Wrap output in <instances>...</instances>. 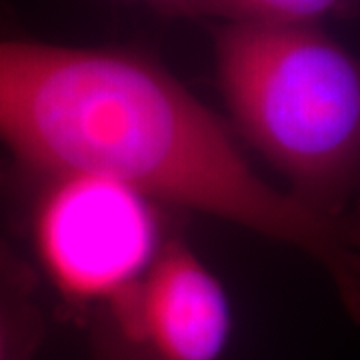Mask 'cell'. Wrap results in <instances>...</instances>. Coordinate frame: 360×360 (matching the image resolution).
Here are the masks:
<instances>
[{
	"instance_id": "6da1fadb",
	"label": "cell",
	"mask_w": 360,
	"mask_h": 360,
	"mask_svg": "<svg viewBox=\"0 0 360 360\" xmlns=\"http://www.w3.org/2000/svg\"><path fill=\"white\" fill-rule=\"evenodd\" d=\"M0 142L34 176H104L295 246L360 326V224L260 179L229 124L148 54L0 39Z\"/></svg>"
},
{
	"instance_id": "7a4b0ae2",
	"label": "cell",
	"mask_w": 360,
	"mask_h": 360,
	"mask_svg": "<svg viewBox=\"0 0 360 360\" xmlns=\"http://www.w3.org/2000/svg\"><path fill=\"white\" fill-rule=\"evenodd\" d=\"M232 124L330 219L360 224V60L319 26L214 28Z\"/></svg>"
},
{
	"instance_id": "3957f363",
	"label": "cell",
	"mask_w": 360,
	"mask_h": 360,
	"mask_svg": "<svg viewBox=\"0 0 360 360\" xmlns=\"http://www.w3.org/2000/svg\"><path fill=\"white\" fill-rule=\"evenodd\" d=\"M39 179L30 219L34 252L65 302L90 314L134 281L167 243L162 206L104 176Z\"/></svg>"
},
{
	"instance_id": "277c9868",
	"label": "cell",
	"mask_w": 360,
	"mask_h": 360,
	"mask_svg": "<svg viewBox=\"0 0 360 360\" xmlns=\"http://www.w3.org/2000/svg\"><path fill=\"white\" fill-rule=\"evenodd\" d=\"M92 360H222L232 335L224 286L170 234L155 260L89 314Z\"/></svg>"
},
{
	"instance_id": "5b68a950",
	"label": "cell",
	"mask_w": 360,
	"mask_h": 360,
	"mask_svg": "<svg viewBox=\"0 0 360 360\" xmlns=\"http://www.w3.org/2000/svg\"><path fill=\"white\" fill-rule=\"evenodd\" d=\"M356 0H170L158 13L232 26H319Z\"/></svg>"
},
{
	"instance_id": "8992f818",
	"label": "cell",
	"mask_w": 360,
	"mask_h": 360,
	"mask_svg": "<svg viewBox=\"0 0 360 360\" xmlns=\"http://www.w3.org/2000/svg\"><path fill=\"white\" fill-rule=\"evenodd\" d=\"M44 335L26 272L0 255V360H28Z\"/></svg>"
},
{
	"instance_id": "52a82bcc",
	"label": "cell",
	"mask_w": 360,
	"mask_h": 360,
	"mask_svg": "<svg viewBox=\"0 0 360 360\" xmlns=\"http://www.w3.org/2000/svg\"><path fill=\"white\" fill-rule=\"evenodd\" d=\"M141 2H150V4H155L156 11H160V8H165L170 0H141Z\"/></svg>"
}]
</instances>
